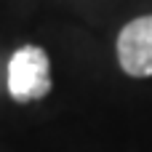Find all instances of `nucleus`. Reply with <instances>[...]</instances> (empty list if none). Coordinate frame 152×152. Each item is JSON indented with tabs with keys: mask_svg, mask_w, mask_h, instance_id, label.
Wrapping results in <instances>:
<instances>
[{
	"mask_svg": "<svg viewBox=\"0 0 152 152\" xmlns=\"http://www.w3.org/2000/svg\"><path fill=\"white\" fill-rule=\"evenodd\" d=\"M51 91V61L37 45H21L8 61V94L13 102H40Z\"/></svg>",
	"mask_w": 152,
	"mask_h": 152,
	"instance_id": "nucleus-1",
	"label": "nucleus"
},
{
	"mask_svg": "<svg viewBox=\"0 0 152 152\" xmlns=\"http://www.w3.org/2000/svg\"><path fill=\"white\" fill-rule=\"evenodd\" d=\"M118 61L131 77L152 75V13L128 21L118 35Z\"/></svg>",
	"mask_w": 152,
	"mask_h": 152,
	"instance_id": "nucleus-2",
	"label": "nucleus"
}]
</instances>
